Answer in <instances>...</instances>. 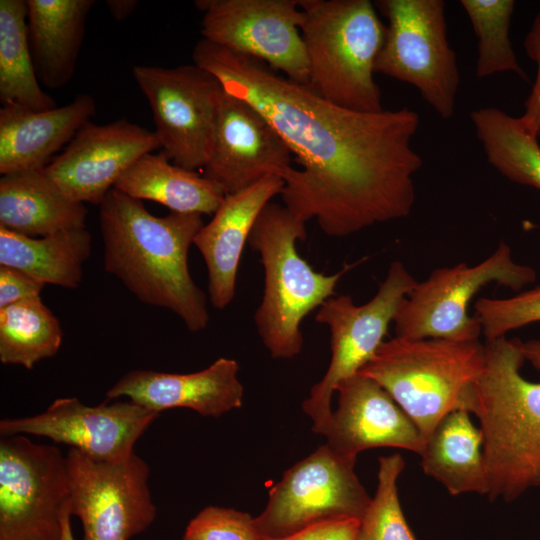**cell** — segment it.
<instances>
[{"label":"cell","instance_id":"1","mask_svg":"<svg viewBox=\"0 0 540 540\" xmlns=\"http://www.w3.org/2000/svg\"><path fill=\"white\" fill-rule=\"evenodd\" d=\"M192 57L225 91L254 106L295 155L302 168L282 178L280 196L298 220L314 219L325 234L342 238L411 213L423 164L412 147L417 112L343 108L263 61L203 38Z\"/></svg>","mask_w":540,"mask_h":540},{"label":"cell","instance_id":"2","mask_svg":"<svg viewBox=\"0 0 540 540\" xmlns=\"http://www.w3.org/2000/svg\"><path fill=\"white\" fill-rule=\"evenodd\" d=\"M105 271L136 298L176 314L191 332L205 329L209 312L204 292L188 266L202 215L171 212L152 215L142 200L115 188L99 205Z\"/></svg>","mask_w":540,"mask_h":540},{"label":"cell","instance_id":"3","mask_svg":"<svg viewBox=\"0 0 540 540\" xmlns=\"http://www.w3.org/2000/svg\"><path fill=\"white\" fill-rule=\"evenodd\" d=\"M521 340H485L484 368L469 413L480 423L490 500H515L540 485V382L521 374Z\"/></svg>","mask_w":540,"mask_h":540},{"label":"cell","instance_id":"4","mask_svg":"<svg viewBox=\"0 0 540 540\" xmlns=\"http://www.w3.org/2000/svg\"><path fill=\"white\" fill-rule=\"evenodd\" d=\"M308 61L307 87L343 108L383 111L374 80L386 25L369 0H298Z\"/></svg>","mask_w":540,"mask_h":540},{"label":"cell","instance_id":"5","mask_svg":"<svg viewBox=\"0 0 540 540\" xmlns=\"http://www.w3.org/2000/svg\"><path fill=\"white\" fill-rule=\"evenodd\" d=\"M305 224L284 205L269 202L248 239L264 268V294L254 322L275 359H291L301 352L303 319L335 295L347 270L331 275L320 273L299 255L296 242L306 239Z\"/></svg>","mask_w":540,"mask_h":540},{"label":"cell","instance_id":"6","mask_svg":"<svg viewBox=\"0 0 540 540\" xmlns=\"http://www.w3.org/2000/svg\"><path fill=\"white\" fill-rule=\"evenodd\" d=\"M485 364L479 340L394 337L358 372L375 380L414 422L424 441L447 414L469 412Z\"/></svg>","mask_w":540,"mask_h":540},{"label":"cell","instance_id":"7","mask_svg":"<svg viewBox=\"0 0 540 540\" xmlns=\"http://www.w3.org/2000/svg\"><path fill=\"white\" fill-rule=\"evenodd\" d=\"M374 5L388 20L375 73L414 86L441 118H451L460 76L447 37L445 1L377 0Z\"/></svg>","mask_w":540,"mask_h":540},{"label":"cell","instance_id":"8","mask_svg":"<svg viewBox=\"0 0 540 540\" xmlns=\"http://www.w3.org/2000/svg\"><path fill=\"white\" fill-rule=\"evenodd\" d=\"M536 278L535 269L517 263L509 245L502 241L490 256L476 265L461 262L438 268L423 282H418L396 314L393 322L396 336L479 340L481 326L468 314L473 297L490 283L518 292Z\"/></svg>","mask_w":540,"mask_h":540},{"label":"cell","instance_id":"9","mask_svg":"<svg viewBox=\"0 0 540 540\" xmlns=\"http://www.w3.org/2000/svg\"><path fill=\"white\" fill-rule=\"evenodd\" d=\"M417 283L401 261H394L376 294L365 304L356 305L351 296L338 295L318 308L315 320L330 330L331 359L323 378L302 403L303 411L313 421L314 433H326L332 417V394L371 360Z\"/></svg>","mask_w":540,"mask_h":540},{"label":"cell","instance_id":"10","mask_svg":"<svg viewBox=\"0 0 540 540\" xmlns=\"http://www.w3.org/2000/svg\"><path fill=\"white\" fill-rule=\"evenodd\" d=\"M356 459L327 444L286 470L254 517L268 540H282L311 526L341 519L360 520L371 497L357 477Z\"/></svg>","mask_w":540,"mask_h":540},{"label":"cell","instance_id":"11","mask_svg":"<svg viewBox=\"0 0 540 540\" xmlns=\"http://www.w3.org/2000/svg\"><path fill=\"white\" fill-rule=\"evenodd\" d=\"M71 497L66 455L25 435L0 439V540H58Z\"/></svg>","mask_w":540,"mask_h":540},{"label":"cell","instance_id":"12","mask_svg":"<svg viewBox=\"0 0 540 540\" xmlns=\"http://www.w3.org/2000/svg\"><path fill=\"white\" fill-rule=\"evenodd\" d=\"M132 74L151 107L162 152L181 167L203 169L212 149L221 83L194 63L137 65Z\"/></svg>","mask_w":540,"mask_h":540},{"label":"cell","instance_id":"13","mask_svg":"<svg viewBox=\"0 0 540 540\" xmlns=\"http://www.w3.org/2000/svg\"><path fill=\"white\" fill-rule=\"evenodd\" d=\"M70 512L83 528L82 540H130L155 520L150 469L135 452L121 461H98L69 448Z\"/></svg>","mask_w":540,"mask_h":540},{"label":"cell","instance_id":"14","mask_svg":"<svg viewBox=\"0 0 540 540\" xmlns=\"http://www.w3.org/2000/svg\"><path fill=\"white\" fill-rule=\"evenodd\" d=\"M202 38L263 61L307 85L308 61L298 0H198Z\"/></svg>","mask_w":540,"mask_h":540},{"label":"cell","instance_id":"15","mask_svg":"<svg viewBox=\"0 0 540 540\" xmlns=\"http://www.w3.org/2000/svg\"><path fill=\"white\" fill-rule=\"evenodd\" d=\"M160 414L130 400L89 406L76 397L58 398L41 413L2 419L0 435L45 437L98 461H121Z\"/></svg>","mask_w":540,"mask_h":540},{"label":"cell","instance_id":"16","mask_svg":"<svg viewBox=\"0 0 540 540\" xmlns=\"http://www.w3.org/2000/svg\"><path fill=\"white\" fill-rule=\"evenodd\" d=\"M158 148L154 131L125 118L89 121L44 170L69 199L100 205L131 166Z\"/></svg>","mask_w":540,"mask_h":540},{"label":"cell","instance_id":"17","mask_svg":"<svg viewBox=\"0 0 540 540\" xmlns=\"http://www.w3.org/2000/svg\"><path fill=\"white\" fill-rule=\"evenodd\" d=\"M292 153L269 121L250 103L222 87L209 160L203 176L225 195L251 187L269 175L283 178Z\"/></svg>","mask_w":540,"mask_h":540},{"label":"cell","instance_id":"18","mask_svg":"<svg viewBox=\"0 0 540 540\" xmlns=\"http://www.w3.org/2000/svg\"><path fill=\"white\" fill-rule=\"evenodd\" d=\"M336 391L338 407L324 434L330 448L355 459L360 452L378 447L420 454L425 441L418 428L375 380L357 373Z\"/></svg>","mask_w":540,"mask_h":540},{"label":"cell","instance_id":"19","mask_svg":"<svg viewBox=\"0 0 540 540\" xmlns=\"http://www.w3.org/2000/svg\"><path fill=\"white\" fill-rule=\"evenodd\" d=\"M238 372V363L225 357L186 374L131 370L107 390L106 401L126 397L159 413L188 408L202 416L219 417L242 406L244 389Z\"/></svg>","mask_w":540,"mask_h":540},{"label":"cell","instance_id":"20","mask_svg":"<svg viewBox=\"0 0 540 540\" xmlns=\"http://www.w3.org/2000/svg\"><path fill=\"white\" fill-rule=\"evenodd\" d=\"M283 188L281 177L269 175L247 189L225 195L211 221L195 236L193 244L206 264L210 302L216 309L222 310L232 302L251 230L263 208Z\"/></svg>","mask_w":540,"mask_h":540},{"label":"cell","instance_id":"21","mask_svg":"<svg viewBox=\"0 0 540 540\" xmlns=\"http://www.w3.org/2000/svg\"><path fill=\"white\" fill-rule=\"evenodd\" d=\"M95 113V101L87 93L78 94L66 105L41 111L2 106L0 173L44 169Z\"/></svg>","mask_w":540,"mask_h":540},{"label":"cell","instance_id":"22","mask_svg":"<svg viewBox=\"0 0 540 540\" xmlns=\"http://www.w3.org/2000/svg\"><path fill=\"white\" fill-rule=\"evenodd\" d=\"M27 33L37 77L47 88L74 75L94 0H26Z\"/></svg>","mask_w":540,"mask_h":540},{"label":"cell","instance_id":"23","mask_svg":"<svg viewBox=\"0 0 540 540\" xmlns=\"http://www.w3.org/2000/svg\"><path fill=\"white\" fill-rule=\"evenodd\" d=\"M85 204L66 197L44 169L3 175L0 226L29 237L86 228Z\"/></svg>","mask_w":540,"mask_h":540},{"label":"cell","instance_id":"24","mask_svg":"<svg viewBox=\"0 0 540 540\" xmlns=\"http://www.w3.org/2000/svg\"><path fill=\"white\" fill-rule=\"evenodd\" d=\"M419 455L425 474L439 481L451 495H487L483 436L469 412L456 410L442 418Z\"/></svg>","mask_w":540,"mask_h":540},{"label":"cell","instance_id":"25","mask_svg":"<svg viewBox=\"0 0 540 540\" xmlns=\"http://www.w3.org/2000/svg\"><path fill=\"white\" fill-rule=\"evenodd\" d=\"M160 152L142 156L114 188L139 200L158 202L177 213L214 214L225 194L196 171L171 163Z\"/></svg>","mask_w":540,"mask_h":540},{"label":"cell","instance_id":"26","mask_svg":"<svg viewBox=\"0 0 540 540\" xmlns=\"http://www.w3.org/2000/svg\"><path fill=\"white\" fill-rule=\"evenodd\" d=\"M91 246L86 228L29 237L0 226V265L21 270L45 284L77 288Z\"/></svg>","mask_w":540,"mask_h":540},{"label":"cell","instance_id":"27","mask_svg":"<svg viewBox=\"0 0 540 540\" xmlns=\"http://www.w3.org/2000/svg\"><path fill=\"white\" fill-rule=\"evenodd\" d=\"M0 101L34 111L57 107L38 81L24 0H0Z\"/></svg>","mask_w":540,"mask_h":540},{"label":"cell","instance_id":"28","mask_svg":"<svg viewBox=\"0 0 540 540\" xmlns=\"http://www.w3.org/2000/svg\"><path fill=\"white\" fill-rule=\"evenodd\" d=\"M488 163L502 176L540 191V144L514 117L496 107L471 112Z\"/></svg>","mask_w":540,"mask_h":540},{"label":"cell","instance_id":"29","mask_svg":"<svg viewBox=\"0 0 540 540\" xmlns=\"http://www.w3.org/2000/svg\"><path fill=\"white\" fill-rule=\"evenodd\" d=\"M63 339L56 316L40 296L0 308V361L32 369L53 357Z\"/></svg>","mask_w":540,"mask_h":540},{"label":"cell","instance_id":"30","mask_svg":"<svg viewBox=\"0 0 540 540\" xmlns=\"http://www.w3.org/2000/svg\"><path fill=\"white\" fill-rule=\"evenodd\" d=\"M477 37L476 76L513 72L526 79L509 36L513 0H461Z\"/></svg>","mask_w":540,"mask_h":540},{"label":"cell","instance_id":"31","mask_svg":"<svg viewBox=\"0 0 540 540\" xmlns=\"http://www.w3.org/2000/svg\"><path fill=\"white\" fill-rule=\"evenodd\" d=\"M404 467L399 453L379 458L377 490L359 520L355 540H417L398 495L397 481Z\"/></svg>","mask_w":540,"mask_h":540},{"label":"cell","instance_id":"32","mask_svg":"<svg viewBox=\"0 0 540 540\" xmlns=\"http://www.w3.org/2000/svg\"><path fill=\"white\" fill-rule=\"evenodd\" d=\"M474 311L486 340L504 337L513 330L540 322V286L508 298H479Z\"/></svg>","mask_w":540,"mask_h":540},{"label":"cell","instance_id":"33","mask_svg":"<svg viewBox=\"0 0 540 540\" xmlns=\"http://www.w3.org/2000/svg\"><path fill=\"white\" fill-rule=\"evenodd\" d=\"M182 540H268L258 530L254 517L233 508L208 506L185 528Z\"/></svg>","mask_w":540,"mask_h":540},{"label":"cell","instance_id":"34","mask_svg":"<svg viewBox=\"0 0 540 540\" xmlns=\"http://www.w3.org/2000/svg\"><path fill=\"white\" fill-rule=\"evenodd\" d=\"M527 56L536 63L537 74L520 121L534 137L540 135V12L536 15L524 40Z\"/></svg>","mask_w":540,"mask_h":540},{"label":"cell","instance_id":"35","mask_svg":"<svg viewBox=\"0 0 540 540\" xmlns=\"http://www.w3.org/2000/svg\"><path fill=\"white\" fill-rule=\"evenodd\" d=\"M45 285L21 270L0 265V308L39 297Z\"/></svg>","mask_w":540,"mask_h":540},{"label":"cell","instance_id":"36","mask_svg":"<svg viewBox=\"0 0 540 540\" xmlns=\"http://www.w3.org/2000/svg\"><path fill=\"white\" fill-rule=\"evenodd\" d=\"M358 519H341L311 526L282 540H355Z\"/></svg>","mask_w":540,"mask_h":540},{"label":"cell","instance_id":"37","mask_svg":"<svg viewBox=\"0 0 540 540\" xmlns=\"http://www.w3.org/2000/svg\"><path fill=\"white\" fill-rule=\"evenodd\" d=\"M107 7L114 19L121 21L135 10L138 1L135 0H108Z\"/></svg>","mask_w":540,"mask_h":540},{"label":"cell","instance_id":"38","mask_svg":"<svg viewBox=\"0 0 540 540\" xmlns=\"http://www.w3.org/2000/svg\"><path fill=\"white\" fill-rule=\"evenodd\" d=\"M521 348L525 361L540 370V338L522 341Z\"/></svg>","mask_w":540,"mask_h":540},{"label":"cell","instance_id":"39","mask_svg":"<svg viewBox=\"0 0 540 540\" xmlns=\"http://www.w3.org/2000/svg\"><path fill=\"white\" fill-rule=\"evenodd\" d=\"M71 516L70 505L68 503L61 514V533L58 540H74L71 529Z\"/></svg>","mask_w":540,"mask_h":540}]
</instances>
